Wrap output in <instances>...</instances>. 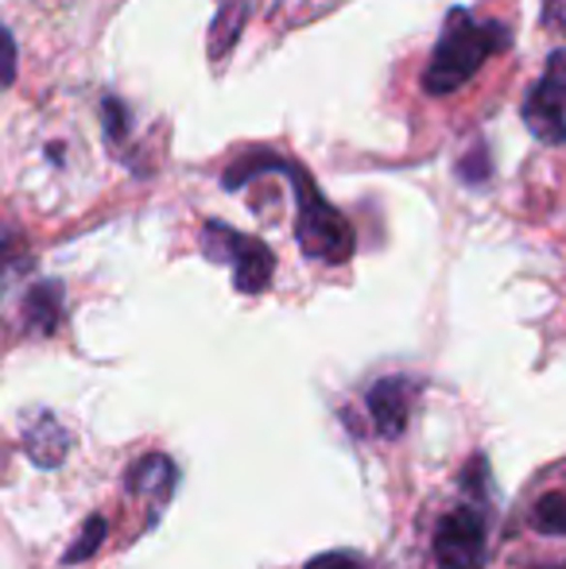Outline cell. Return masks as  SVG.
Listing matches in <instances>:
<instances>
[{"instance_id": "3", "label": "cell", "mask_w": 566, "mask_h": 569, "mask_svg": "<svg viewBox=\"0 0 566 569\" xmlns=\"http://www.w3.org/2000/svg\"><path fill=\"white\" fill-rule=\"evenodd\" d=\"M202 252L210 256L214 263H234V283L241 295H260L272 283L276 256L265 240L245 237V232L221 226V221H206Z\"/></svg>"}, {"instance_id": "10", "label": "cell", "mask_w": 566, "mask_h": 569, "mask_svg": "<svg viewBox=\"0 0 566 569\" xmlns=\"http://www.w3.org/2000/svg\"><path fill=\"white\" fill-rule=\"evenodd\" d=\"M245 16H249V4H245V0H226V4H221L218 20H214V28H210V59L214 62H221L237 47L241 28H245Z\"/></svg>"}, {"instance_id": "5", "label": "cell", "mask_w": 566, "mask_h": 569, "mask_svg": "<svg viewBox=\"0 0 566 569\" xmlns=\"http://www.w3.org/2000/svg\"><path fill=\"white\" fill-rule=\"evenodd\" d=\"M435 558L443 569H481L485 566V523L477 511L458 508L438 523Z\"/></svg>"}, {"instance_id": "7", "label": "cell", "mask_w": 566, "mask_h": 569, "mask_svg": "<svg viewBox=\"0 0 566 569\" xmlns=\"http://www.w3.org/2000/svg\"><path fill=\"white\" fill-rule=\"evenodd\" d=\"M23 446H28L31 461L43 465V469H54V465H59L62 457H67L70 438H67V430H62L59 422L51 419V415H39L36 427H31L28 435H23Z\"/></svg>"}, {"instance_id": "6", "label": "cell", "mask_w": 566, "mask_h": 569, "mask_svg": "<svg viewBox=\"0 0 566 569\" xmlns=\"http://www.w3.org/2000/svg\"><path fill=\"white\" fill-rule=\"evenodd\" d=\"M416 391H419V383L411 380V376H385V380L369 391V415L385 438L404 435Z\"/></svg>"}, {"instance_id": "9", "label": "cell", "mask_w": 566, "mask_h": 569, "mask_svg": "<svg viewBox=\"0 0 566 569\" xmlns=\"http://www.w3.org/2000/svg\"><path fill=\"white\" fill-rule=\"evenodd\" d=\"M23 318H28V330L39 333V338L51 333L62 318V287L51 283V279L39 283V287H31L28 302H23Z\"/></svg>"}, {"instance_id": "18", "label": "cell", "mask_w": 566, "mask_h": 569, "mask_svg": "<svg viewBox=\"0 0 566 569\" xmlns=\"http://www.w3.org/2000/svg\"><path fill=\"white\" fill-rule=\"evenodd\" d=\"M8 248H12V232H8L4 226H0V260H4Z\"/></svg>"}, {"instance_id": "1", "label": "cell", "mask_w": 566, "mask_h": 569, "mask_svg": "<svg viewBox=\"0 0 566 569\" xmlns=\"http://www.w3.org/2000/svg\"><path fill=\"white\" fill-rule=\"evenodd\" d=\"M513 43V31L497 20H477L469 8H450L443 20V36H438L430 62L424 70V90L430 98L454 93L485 67L497 51Z\"/></svg>"}, {"instance_id": "4", "label": "cell", "mask_w": 566, "mask_h": 569, "mask_svg": "<svg viewBox=\"0 0 566 569\" xmlns=\"http://www.w3.org/2000/svg\"><path fill=\"white\" fill-rule=\"evenodd\" d=\"M524 124L544 143L566 140V47L547 59L539 82L524 98Z\"/></svg>"}, {"instance_id": "15", "label": "cell", "mask_w": 566, "mask_h": 569, "mask_svg": "<svg viewBox=\"0 0 566 569\" xmlns=\"http://www.w3.org/2000/svg\"><path fill=\"white\" fill-rule=\"evenodd\" d=\"M361 562H357L349 550H330V555H318V558H310L307 569H357Z\"/></svg>"}, {"instance_id": "16", "label": "cell", "mask_w": 566, "mask_h": 569, "mask_svg": "<svg viewBox=\"0 0 566 569\" xmlns=\"http://www.w3.org/2000/svg\"><path fill=\"white\" fill-rule=\"evenodd\" d=\"M461 174H466V182H485L489 179V163H485V148H474L469 151V159L461 163Z\"/></svg>"}, {"instance_id": "17", "label": "cell", "mask_w": 566, "mask_h": 569, "mask_svg": "<svg viewBox=\"0 0 566 569\" xmlns=\"http://www.w3.org/2000/svg\"><path fill=\"white\" fill-rule=\"evenodd\" d=\"M544 23L552 31H566V0H544Z\"/></svg>"}, {"instance_id": "11", "label": "cell", "mask_w": 566, "mask_h": 569, "mask_svg": "<svg viewBox=\"0 0 566 569\" xmlns=\"http://www.w3.org/2000/svg\"><path fill=\"white\" fill-rule=\"evenodd\" d=\"M532 527L544 535H555L563 539L566 535V496L563 492H547L532 503Z\"/></svg>"}, {"instance_id": "8", "label": "cell", "mask_w": 566, "mask_h": 569, "mask_svg": "<svg viewBox=\"0 0 566 569\" xmlns=\"http://www.w3.org/2000/svg\"><path fill=\"white\" fill-rule=\"evenodd\" d=\"M171 485H175V465L167 461L163 453H151L143 457V461L132 465L129 472V488L137 496H148V500L163 503L167 496H171Z\"/></svg>"}, {"instance_id": "14", "label": "cell", "mask_w": 566, "mask_h": 569, "mask_svg": "<svg viewBox=\"0 0 566 569\" xmlns=\"http://www.w3.org/2000/svg\"><path fill=\"white\" fill-rule=\"evenodd\" d=\"M16 82V39L8 36V28H0V90Z\"/></svg>"}, {"instance_id": "13", "label": "cell", "mask_w": 566, "mask_h": 569, "mask_svg": "<svg viewBox=\"0 0 566 569\" xmlns=\"http://www.w3.org/2000/svg\"><path fill=\"white\" fill-rule=\"evenodd\" d=\"M106 531H109V523L101 516H93L90 523L82 527V539L75 542V547L67 550V562H82V558H90L93 550L101 547V542H106Z\"/></svg>"}, {"instance_id": "12", "label": "cell", "mask_w": 566, "mask_h": 569, "mask_svg": "<svg viewBox=\"0 0 566 569\" xmlns=\"http://www.w3.org/2000/svg\"><path fill=\"white\" fill-rule=\"evenodd\" d=\"M101 124H106L109 143H125V136H129V109H125L121 98L101 101Z\"/></svg>"}, {"instance_id": "2", "label": "cell", "mask_w": 566, "mask_h": 569, "mask_svg": "<svg viewBox=\"0 0 566 569\" xmlns=\"http://www.w3.org/2000/svg\"><path fill=\"white\" fill-rule=\"evenodd\" d=\"M268 171L287 174L291 187H295V206H299V213H295V240H299L302 256L322 260V263H346L357 248L354 226H349V221L341 218L330 202H326L322 190L310 182V174L302 171L299 163H287V159H280L272 151Z\"/></svg>"}]
</instances>
